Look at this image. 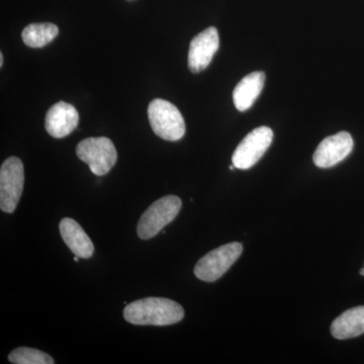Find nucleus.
Masks as SVG:
<instances>
[{"label": "nucleus", "instance_id": "7ed1b4c3", "mask_svg": "<svg viewBox=\"0 0 364 364\" xmlns=\"http://www.w3.org/2000/svg\"><path fill=\"white\" fill-rule=\"evenodd\" d=\"M182 202L176 196H167L153 203L139 220L136 233L139 238L148 240L156 236L181 212Z\"/></svg>", "mask_w": 364, "mask_h": 364}, {"label": "nucleus", "instance_id": "6e6552de", "mask_svg": "<svg viewBox=\"0 0 364 364\" xmlns=\"http://www.w3.org/2000/svg\"><path fill=\"white\" fill-rule=\"evenodd\" d=\"M353 146V139L347 132L327 136L315 151L314 163L318 168H330L343 161L350 154Z\"/></svg>", "mask_w": 364, "mask_h": 364}, {"label": "nucleus", "instance_id": "20e7f679", "mask_svg": "<svg viewBox=\"0 0 364 364\" xmlns=\"http://www.w3.org/2000/svg\"><path fill=\"white\" fill-rule=\"evenodd\" d=\"M76 154L81 161L90 166L91 172L97 176L109 173L117 160L114 143L105 136L87 138L81 141L76 147Z\"/></svg>", "mask_w": 364, "mask_h": 364}, {"label": "nucleus", "instance_id": "2eb2a0df", "mask_svg": "<svg viewBox=\"0 0 364 364\" xmlns=\"http://www.w3.org/2000/svg\"><path fill=\"white\" fill-rule=\"evenodd\" d=\"M9 360L14 364H54L55 360L45 352L38 349L20 347L9 355Z\"/></svg>", "mask_w": 364, "mask_h": 364}, {"label": "nucleus", "instance_id": "423d86ee", "mask_svg": "<svg viewBox=\"0 0 364 364\" xmlns=\"http://www.w3.org/2000/svg\"><path fill=\"white\" fill-rule=\"evenodd\" d=\"M25 184V169L20 158L9 157L0 168V208L13 214L20 202Z\"/></svg>", "mask_w": 364, "mask_h": 364}, {"label": "nucleus", "instance_id": "1a4fd4ad", "mask_svg": "<svg viewBox=\"0 0 364 364\" xmlns=\"http://www.w3.org/2000/svg\"><path fill=\"white\" fill-rule=\"evenodd\" d=\"M219 46V33L215 26H210L196 36L189 46V70L193 73H200L205 70L214 58Z\"/></svg>", "mask_w": 364, "mask_h": 364}, {"label": "nucleus", "instance_id": "f8f14e48", "mask_svg": "<svg viewBox=\"0 0 364 364\" xmlns=\"http://www.w3.org/2000/svg\"><path fill=\"white\" fill-rule=\"evenodd\" d=\"M265 74L253 72L245 76L235 87L233 102L238 111L245 112L252 107L264 87Z\"/></svg>", "mask_w": 364, "mask_h": 364}, {"label": "nucleus", "instance_id": "0eeeda50", "mask_svg": "<svg viewBox=\"0 0 364 364\" xmlns=\"http://www.w3.org/2000/svg\"><path fill=\"white\" fill-rule=\"evenodd\" d=\"M273 140L268 127H259L248 134L235 150L232 162L236 168L246 170L254 166L265 154Z\"/></svg>", "mask_w": 364, "mask_h": 364}, {"label": "nucleus", "instance_id": "39448f33", "mask_svg": "<svg viewBox=\"0 0 364 364\" xmlns=\"http://www.w3.org/2000/svg\"><path fill=\"white\" fill-rule=\"evenodd\" d=\"M242 251L243 247L239 242L226 244L210 251L196 263V277L207 282H214L221 279L240 257Z\"/></svg>", "mask_w": 364, "mask_h": 364}, {"label": "nucleus", "instance_id": "9d476101", "mask_svg": "<svg viewBox=\"0 0 364 364\" xmlns=\"http://www.w3.org/2000/svg\"><path fill=\"white\" fill-rule=\"evenodd\" d=\"M78 112L65 102H59L50 107L45 119V128L53 138L62 139L77 128Z\"/></svg>", "mask_w": 364, "mask_h": 364}, {"label": "nucleus", "instance_id": "f03ea898", "mask_svg": "<svg viewBox=\"0 0 364 364\" xmlns=\"http://www.w3.org/2000/svg\"><path fill=\"white\" fill-rule=\"evenodd\" d=\"M151 128L163 140H181L186 134V123L176 105L167 100L156 98L148 107Z\"/></svg>", "mask_w": 364, "mask_h": 364}, {"label": "nucleus", "instance_id": "a211bd4d", "mask_svg": "<svg viewBox=\"0 0 364 364\" xmlns=\"http://www.w3.org/2000/svg\"><path fill=\"white\" fill-rule=\"evenodd\" d=\"M129 1H131V0H129Z\"/></svg>", "mask_w": 364, "mask_h": 364}, {"label": "nucleus", "instance_id": "4468645a", "mask_svg": "<svg viewBox=\"0 0 364 364\" xmlns=\"http://www.w3.org/2000/svg\"><path fill=\"white\" fill-rule=\"evenodd\" d=\"M58 33V26L54 23H32L23 28L21 38L28 47L42 48L51 43Z\"/></svg>", "mask_w": 364, "mask_h": 364}, {"label": "nucleus", "instance_id": "9b49d317", "mask_svg": "<svg viewBox=\"0 0 364 364\" xmlns=\"http://www.w3.org/2000/svg\"><path fill=\"white\" fill-rule=\"evenodd\" d=\"M60 234L69 249L79 258H90L95 245L82 227L71 218H64L59 225Z\"/></svg>", "mask_w": 364, "mask_h": 364}, {"label": "nucleus", "instance_id": "ddd939ff", "mask_svg": "<svg viewBox=\"0 0 364 364\" xmlns=\"http://www.w3.org/2000/svg\"><path fill=\"white\" fill-rule=\"evenodd\" d=\"M364 333V306L345 311L333 321L331 334L334 338L346 340L360 336Z\"/></svg>", "mask_w": 364, "mask_h": 364}, {"label": "nucleus", "instance_id": "f3484780", "mask_svg": "<svg viewBox=\"0 0 364 364\" xmlns=\"http://www.w3.org/2000/svg\"><path fill=\"white\" fill-rule=\"evenodd\" d=\"M359 273H360V275H363V277H364V267L361 268L360 272H359Z\"/></svg>", "mask_w": 364, "mask_h": 364}, {"label": "nucleus", "instance_id": "f257e3e1", "mask_svg": "<svg viewBox=\"0 0 364 364\" xmlns=\"http://www.w3.org/2000/svg\"><path fill=\"white\" fill-rule=\"evenodd\" d=\"M183 317V308L176 301L165 298L139 299L129 304L124 310V320L133 325H174Z\"/></svg>", "mask_w": 364, "mask_h": 364}, {"label": "nucleus", "instance_id": "dca6fc26", "mask_svg": "<svg viewBox=\"0 0 364 364\" xmlns=\"http://www.w3.org/2000/svg\"><path fill=\"white\" fill-rule=\"evenodd\" d=\"M4 66V55L2 53H0V67Z\"/></svg>", "mask_w": 364, "mask_h": 364}]
</instances>
